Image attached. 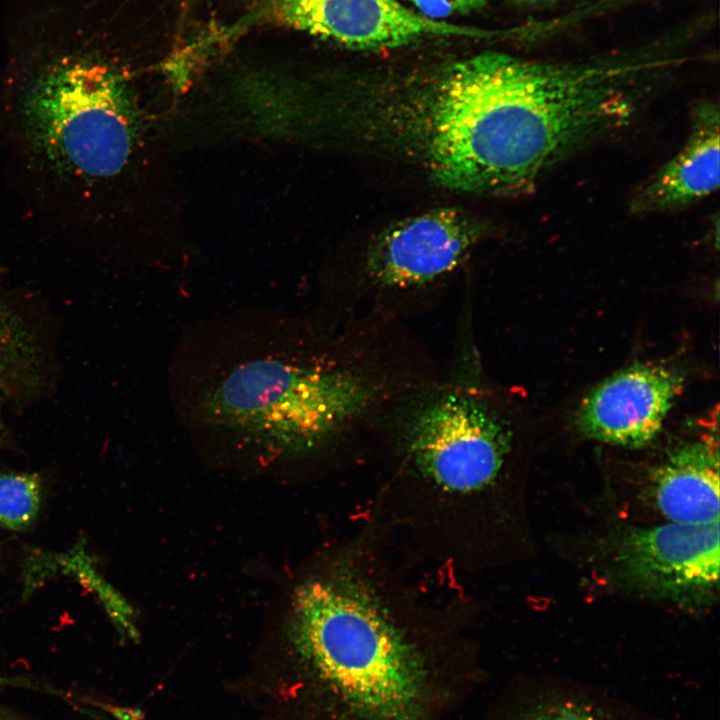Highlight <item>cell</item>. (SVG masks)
<instances>
[{
  "mask_svg": "<svg viewBox=\"0 0 720 720\" xmlns=\"http://www.w3.org/2000/svg\"><path fill=\"white\" fill-rule=\"evenodd\" d=\"M424 381L394 321L370 316L326 328L266 308L194 323L168 367L179 424L263 463L353 458Z\"/></svg>",
  "mask_w": 720,
  "mask_h": 720,
  "instance_id": "obj_1",
  "label": "cell"
},
{
  "mask_svg": "<svg viewBox=\"0 0 720 720\" xmlns=\"http://www.w3.org/2000/svg\"><path fill=\"white\" fill-rule=\"evenodd\" d=\"M493 400L472 377H439L389 415L372 522L406 554L466 571L484 561L514 448Z\"/></svg>",
  "mask_w": 720,
  "mask_h": 720,
  "instance_id": "obj_2",
  "label": "cell"
},
{
  "mask_svg": "<svg viewBox=\"0 0 720 720\" xmlns=\"http://www.w3.org/2000/svg\"><path fill=\"white\" fill-rule=\"evenodd\" d=\"M371 523L295 586L287 634L298 656L362 720H415L424 696L416 633L444 615L421 599Z\"/></svg>",
  "mask_w": 720,
  "mask_h": 720,
  "instance_id": "obj_3",
  "label": "cell"
},
{
  "mask_svg": "<svg viewBox=\"0 0 720 720\" xmlns=\"http://www.w3.org/2000/svg\"><path fill=\"white\" fill-rule=\"evenodd\" d=\"M484 233L478 218L457 207L392 223L368 244L356 283L329 309L325 323L369 315L399 319L401 309L416 304L464 263Z\"/></svg>",
  "mask_w": 720,
  "mask_h": 720,
  "instance_id": "obj_4",
  "label": "cell"
},
{
  "mask_svg": "<svg viewBox=\"0 0 720 720\" xmlns=\"http://www.w3.org/2000/svg\"><path fill=\"white\" fill-rule=\"evenodd\" d=\"M719 521L630 528L612 543L610 568L632 590L679 604L712 598L719 580Z\"/></svg>",
  "mask_w": 720,
  "mask_h": 720,
  "instance_id": "obj_5",
  "label": "cell"
},
{
  "mask_svg": "<svg viewBox=\"0 0 720 720\" xmlns=\"http://www.w3.org/2000/svg\"><path fill=\"white\" fill-rule=\"evenodd\" d=\"M278 23L341 46L385 50L433 37L488 38L495 32L428 19L398 0H267Z\"/></svg>",
  "mask_w": 720,
  "mask_h": 720,
  "instance_id": "obj_6",
  "label": "cell"
},
{
  "mask_svg": "<svg viewBox=\"0 0 720 720\" xmlns=\"http://www.w3.org/2000/svg\"><path fill=\"white\" fill-rule=\"evenodd\" d=\"M683 378L662 365L641 363L609 377L582 400L577 423L594 440L637 448L660 432Z\"/></svg>",
  "mask_w": 720,
  "mask_h": 720,
  "instance_id": "obj_7",
  "label": "cell"
},
{
  "mask_svg": "<svg viewBox=\"0 0 720 720\" xmlns=\"http://www.w3.org/2000/svg\"><path fill=\"white\" fill-rule=\"evenodd\" d=\"M719 105L694 106L688 137L681 149L633 192L629 208L647 215L679 211L704 200L719 188Z\"/></svg>",
  "mask_w": 720,
  "mask_h": 720,
  "instance_id": "obj_8",
  "label": "cell"
},
{
  "mask_svg": "<svg viewBox=\"0 0 720 720\" xmlns=\"http://www.w3.org/2000/svg\"><path fill=\"white\" fill-rule=\"evenodd\" d=\"M649 494L656 510L668 522L719 521L717 445L702 438L676 447L652 473Z\"/></svg>",
  "mask_w": 720,
  "mask_h": 720,
  "instance_id": "obj_9",
  "label": "cell"
},
{
  "mask_svg": "<svg viewBox=\"0 0 720 720\" xmlns=\"http://www.w3.org/2000/svg\"><path fill=\"white\" fill-rule=\"evenodd\" d=\"M511 720H640L631 712L584 688L543 683Z\"/></svg>",
  "mask_w": 720,
  "mask_h": 720,
  "instance_id": "obj_10",
  "label": "cell"
},
{
  "mask_svg": "<svg viewBox=\"0 0 720 720\" xmlns=\"http://www.w3.org/2000/svg\"><path fill=\"white\" fill-rule=\"evenodd\" d=\"M42 501L40 477L32 473L0 475V528L22 531L36 520Z\"/></svg>",
  "mask_w": 720,
  "mask_h": 720,
  "instance_id": "obj_11",
  "label": "cell"
},
{
  "mask_svg": "<svg viewBox=\"0 0 720 720\" xmlns=\"http://www.w3.org/2000/svg\"><path fill=\"white\" fill-rule=\"evenodd\" d=\"M420 15L444 21L456 15H465L483 8L489 0H408Z\"/></svg>",
  "mask_w": 720,
  "mask_h": 720,
  "instance_id": "obj_12",
  "label": "cell"
},
{
  "mask_svg": "<svg viewBox=\"0 0 720 720\" xmlns=\"http://www.w3.org/2000/svg\"><path fill=\"white\" fill-rule=\"evenodd\" d=\"M19 339L14 321L0 305V374L7 368L9 360L16 352Z\"/></svg>",
  "mask_w": 720,
  "mask_h": 720,
  "instance_id": "obj_13",
  "label": "cell"
},
{
  "mask_svg": "<svg viewBox=\"0 0 720 720\" xmlns=\"http://www.w3.org/2000/svg\"><path fill=\"white\" fill-rule=\"evenodd\" d=\"M511 3L516 5H535L540 3L551 2L554 0H509Z\"/></svg>",
  "mask_w": 720,
  "mask_h": 720,
  "instance_id": "obj_14",
  "label": "cell"
},
{
  "mask_svg": "<svg viewBox=\"0 0 720 720\" xmlns=\"http://www.w3.org/2000/svg\"><path fill=\"white\" fill-rule=\"evenodd\" d=\"M0 720H13V719H11L10 717H8L7 715H1V714H0Z\"/></svg>",
  "mask_w": 720,
  "mask_h": 720,
  "instance_id": "obj_15",
  "label": "cell"
}]
</instances>
